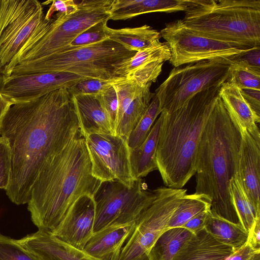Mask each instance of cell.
I'll return each mask as SVG.
<instances>
[{
    "instance_id": "1",
    "label": "cell",
    "mask_w": 260,
    "mask_h": 260,
    "mask_svg": "<svg viewBox=\"0 0 260 260\" xmlns=\"http://www.w3.org/2000/svg\"><path fill=\"white\" fill-rule=\"evenodd\" d=\"M79 131L73 96L67 88L11 106L0 136L11 150L10 181L5 191L12 202L27 204L42 170Z\"/></svg>"
},
{
    "instance_id": "2",
    "label": "cell",
    "mask_w": 260,
    "mask_h": 260,
    "mask_svg": "<svg viewBox=\"0 0 260 260\" xmlns=\"http://www.w3.org/2000/svg\"><path fill=\"white\" fill-rule=\"evenodd\" d=\"M102 181L94 177L80 131L43 168L31 190L27 209L38 230L52 232L82 196H94Z\"/></svg>"
},
{
    "instance_id": "3",
    "label": "cell",
    "mask_w": 260,
    "mask_h": 260,
    "mask_svg": "<svg viewBox=\"0 0 260 260\" xmlns=\"http://www.w3.org/2000/svg\"><path fill=\"white\" fill-rule=\"evenodd\" d=\"M241 140L239 127L230 118L219 95L198 147L194 193L207 197L211 213L241 225L229 184L238 174Z\"/></svg>"
},
{
    "instance_id": "4",
    "label": "cell",
    "mask_w": 260,
    "mask_h": 260,
    "mask_svg": "<svg viewBox=\"0 0 260 260\" xmlns=\"http://www.w3.org/2000/svg\"><path fill=\"white\" fill-rule=\"evenodd\" d=\"M220 86L197 93L181 107L161 111L156 163L165 186L182 188L195 175L198 147Z\"/></svg>"
},
{
    "instance_id": "5",
    "label": "cell",
    "mask_w": 260,
    "mask_h": 260,
    "mask_svg": "<svg viewBox=\"0 0 260 260\" xmlns=\"http://www.w3.org/2000/svg\"><path fill=\"white\" fill-rule=\"evenodd\" d=\"M182 20L202 35L242 47H260V0H193Z\"/></svg>"
},
{
    "instance_id": "6",
    "label": "cell",
    "mask_w": 260,
    "mask_h": 260,
    "mask_svg": "<svg viewBox=\"0 0 260 260\" xmlns=\"http://www.w3.org/2000/svg\"><path fill=\"white\" fill-rule=\"evenodd\" d=\"M136 51L106 39L99 43L16 64L6 74L64 72L87 78L117 81L126 79Z\"/></svg>"
},
{
    "instance_id": "7",
    "label": "cell",
    "mask_w": 260,
    "mask_h": 260,
    "mask_svg": "<svg viewBox=\"0 0 260 260\" xmlns=\"http://www.w3.org/2000/svg\"><path fill=\"white\" fill-rule=\"evenodd\" d=\"M113 0L75 1L78 6L74 13L56 14L50 20L44 18L36 27L7 67L4 75L16 64L60 53L79 35L90 26L110 20Z\"/></svg>"
},
{
    "instance_id": "8",
    "label": "cell",
    "mask_w": 260,
    "mask_h": 260,
    "mask_svg": "<svg viewBox=\"0 0 260 260\" xmlns=\"http://www.w3.org/2000/svg\"><path fill=\"white\" fill-rule=\"evenodd\" d=\"M230 66L211 60L173 68L154 92L158 99L161 112H172L197 93L221 86L228 80Z\"/></svg>"
},
{
    "instance_id": "9",
    "label": "cell",
    "mask_w": 260,
    "mask_h": 260,
    "mask_svg": "<svg viewBox=\"0 0 260 260\" xmlns=\"http://www.w3.org/2000/svg\"><path fill=\"white\" fill-rule=\"evenodd\" d=\"M168 45L175 68L203 61H218L230 64L251 48L240 47L200 34L186 26L182 19L167 23L160 31Z\"/></svg>"
},
{
    "instance_id": "10",
    "label": "cell",
    "mask_w": 260,
    "mask_h": 260,
    "mask_svg": "<svg viewBox=\"0 0 260 260\" xmlns=\"http://www.w3.org/2000/svg\"><path fill=\"white\" fill-rule=\"evenodd\" d=\"M156 197L142 178L132 187L116 181L102 182L93 196L95 215L93 233L112 224L136 222Z\"/></svg>"
},
{
    "instance_id": "11",
    "label": "cell",
    "mask_w": 260,
    "mask_h": 260,
    "mask_svg": "<svg viewBox=\"0 0 260 260\" xmlns=\"http://www.w3.org/2000/svg\"><path fill=\"white\" fill-rule=\"evenodd\" d=\"M154 190V200L137 221L118 260H149L151 248L167 229L171 217L187 191L185 189L166 186Z\"/></svg>"
},
{
    "instance_id": "12",
    "label": "cell",
    "mask_w": 260,
    "mask_h": 260,
    "mask_svg": "<svg viewBox=\"0 0 260 260\" xmlns=\"http://www.w3.org/2000/svg\"><path fill=\"white\" fill-rule=\"evenodd\" d=\"M45 17L37 0H1L0 74L5 70Z\"/></svg>"
},
{
    "instance_id": "13",
    "label": "cell",
    "mask_w": 260,
    "mask_h": 260,
    "mask_svg": "<svg viewBox=\"0 0 260 260\" xmlns=\"http://www.w3.org/2000/svg\"><path fill=\"white\" fill-rule=\"evenodd\" d=\"M84 138L92 175L102 182L116 180L132 187L137 179L132 172L127 139L105 134H90Z\"/></svg>"
},
{
    "instance_id": "14",
    "label": "cell",
    "mask_w": 260,
    "mask_h": 260,
    "mask_svg": "<svg viewBox=\"0 0 260 260\" xmlns=\"http://www.w3.org/2000/svg\"><path fill=\"white\" fill-rule=\"evenodd\" d=\"M86 77L64 72L30 74H0V92L13 104L28 102L49 92L69 88Z\"/></svg>"
},
{
    "instance_id": "15",
    "label": "cell",
    "mask_w": 260,
    "mask_h": 260,
    "mask_svg": "<svg viewBox=\"0 0 260 260\" xmlns=\"http://www.w3.org/2000/svg\"><path fill=\"white\" fill-rule=\"evenodd\" d=\"M95 215L93 196L83 195L72 206L60 223L50 232L60 240L83 250L93 234Z\"/></svg>"
},
{
    "instance_id": "16",
    "label": "cell",
    "mask_w": 260,
    "mask_h": 260,
    "mask_svg": "<svg viewBox=\"0 0 260 260\" xmlns=\"http://www.w3.org/2000/svg\"><path fill=\"white\" fill-rule=\"evenodd\" d=\"M239 129L242 140L238 175L256 218L260 217V144L245 128Z\"/></svg>"
},
{
    "instance_id": "17",
    "label": "cell",
    "mask_w": 260,
    "mask_h": 260,
    "mask_svg": "<svg viewBox=\"0 0 260 260\" xmlns=\"http://www.w3.org/2000/svg\"><path fill=\"white\" fill-rule=\"evenodd\" d=\"M17 241L37 260H99L60 240L49 231L38 230Z\"/></svg>"
},
{
    "instance_id": "18",
    "label": "cell",
    "mask_w": 260,
    "mask_h": 260,
    "mask_svg": "<svg viewBox=\"0 0 260 260\" xmlns=\"http://www.w3.org/2000/svg\"><path fill=\"white\" fill-rule=\"evenodd\" d=\"M171 57L170 48L159 40L152 46L136 52L126 68V79L140 87L155 82L163 63Z\"/></svg>"
},
{
    "instance_id": "19",
    "label": "cell",
    "mask_w": 260,
    "mask_h": 260,
    "mask_svg": "<svg viewBox=\"0 0 260 260\" xmlns=\"http://www.w3.org/2000/svg\"><path fill=\"white\" fill-rule=\"evenodd\" d=\"M136 223L112 224L94 232L83 251L99 260H118Z\"/></svg>"
},
{
    "instance_id": "20",
    "label": "cell",
    "mask_w": 260,
    "mask_h": 260,
    "mask_svg": "<svg viewBox=\"0 0 260 260\" xmlns=\"http://www.w3.org/2000/svg\"><path fill=\"white\" fill-rule=\"evenodd\" d=\"M193 3V0H113L110 19L125 20L152 12H185Z\"/></svg>"
},
{
    "instance_id": "21",
    "label": "cell",
    "mask_w": 260,
    "mask_h": 260,
    "mask_svg": "<svg viewBox=\"0 0 260 260\" xmlns=\"http://www.w3.org/2000/svg\"><path fill=\"white\" fill-rule=\"evenodd\" d=\"M219 95L231 120L239 127L245 128L260 144V133L257 125L260 118L247 103L240 89L226 81L220 86Z\"/></svg>"
},
{
    "instance_id": "22",
    "label": "cell",
    "mask_w": 260,
    "mask_h": 260,
    "mask_svg": "<svg viewBox=\"0 0 260 260\" xmlns=\"http://www.w3.org/2000/svg\"><path fill=\"white\" fill-rule=\"evenodd\" d=\"M72 96L80 131L84 137L94 134L116 135L110 120L96 95Z\"/></svg>"
},
{
    "instance_id": "23",
    "label": "cell",
    "mask_w": 260,
    "mask_h": 260,
    "mask_svg": "<svg viewBox=\"0 0 260 260\" xmlns=\"http://www.w3.org/2000/svg\"><path fill=\"white\" fill-rule=\"evenodd\" d=\"M234 251L204 228L184 243L173 260H226Z\"/></svg>"
},
{
    "instance_id": "24",
    "label": "cell",
    "mask_w": 260,
    "mask_h": 260,
    "mask_svg": "<svg viewBox=\"0 0 260 260\" xmlns=\"http://www.w3.org/2000/svg\"><path fill=\"white\" fill-rule=\"evenodd\" d=\"M161 124V117L159 114L145 140L137 147L129 148L130 165L136 179L157 170L156 156Z\"/></svg>"
},
{
    "instance_id": "25",
    "label": "cell",
    "mask_w": 260,
    "mask_h": 260,
    "mask_svg": "<svg viewBox=\"0 0 260 260\" xmlns=\"http://www.w3.org/2000/svg\"><path fill=\"white\" fill-rule=\"evenodd\" d=\"M108 37L131 51H139L148 48L161 38L160 33L148 25L136 27L114 29L107 27Z\"/></svg>"
},
{
    "instance_id": "26",
    "label": "cell",
    "mask_w": 260,
    "mask_h": 260,
    "mask_svg": "<svg viewBox=\"0 0 260 260\" xmlns=\"http://www.w3.org/2000/svg\"><path fill=\"white\" fill-rule=\"evenodd\" d=\"M204 229L218 241L236 250L247 241L249 233L243 227L211 213L209 211Z\"/></svg>"
},
{
    "instance_id": "27",
    "label": "cell",
    "mask_w": 260,
    "mask_h": 260,
    "mask_svg": "<svg viewBox=\"0 0 260 260\" xmlns=\"http://www.w3.org/2000/svg\"><path fill=\"white\" fill-rule=\"evenodd\" d=\"M193 234L182 227L166 229L151 248L149 260H173L175 254Z\"/></svg>"
},
{
    "instance_id": "28",
    "label": "cell",
    "mask_w": 260,
    "mask_h": 260,
    "mask_svg": "<svg viewBox=\"0 0 260 260\" xmlns=\"http://www.w3.org/2000/svg\"><path fill=\"white\" fill-rule=\"evenodd\" d=\"M151 84L147 85L127 107L117 123L116 135L127 139L154 96V93L150 91Z\"/></svg>"
},
{
    "instance_id": "29",
    "label": "cell",
    "mask_w": 260,
    "mask_h": 260,
    "mask_svg": "<svg viewBox=\"0 0 260 260\" xmlns=\"http://www.w3.org/2000/svg\"><path fill=\"white\" fill-rule=\"evenodd\" d=\"M210 208V201L205 196L186 194L174 211L167 229L181 227L191 218Z\"/></svg>"
},
{
    "instance_id": "30",
    "label": "cell",
    "mask_w": 260,
    "mask_h": 260,
    "mask_svg": "<svg viewBox=\"0 0 260 260\" xmlns=\"http://www.w3.org/2000/svg\"><path fill=\"white\" fill-rule=\"evenodd\" d=\"M230 194L240 223L249 233L256 216L240 181L238 174L233 177L229 184Z\"/></svg>"
},
{
    "instance_id": "31",
    "label": "cell",
    "mask_w": 260,
    "mask_h": 260,
    "mask_svg": "<svg viewBox=\"0 0 260 260\" xmlns=\"http://www.w3.org/2000/svg\"><path fill=\"white\" fill-rule=\"evenodd\" d=\"M160 113L159 102L154 94L140 121L127 139L129 148L137 147L145 140Z\"/></svg>"
},
{
    "instance_id": "32",
    "label": "cell",
    "mask_w": 260,
    "mask_h": 260,
    "mask_svg": "<svg viewBox=\"0 0 260 260\" xmlns=\"http://www.w3.org/2000/svg\"><path fill=\"white\" fill-rule=\"evenodd\" d=\"M239 89L260 90V72L238 63L230 66L228 80Z\"/></svg>"
},
{
    "instance_id": "33",
    "label": "cell",
    "mask_w": 260,
    "mask_h": 260,
    "mask_svg": "<svg viewBox=\"0 0 260 260\" xmlns=\"http://www.w3.org/2000/svg\"><path fill=\"white\" fill-rule=\"evenodd\" d=\"M108 20L101 21L86 29L73 39L61 52L94 44L108 38L107 32Z\"/></svg>"
},
{
    "instance_id": "34",
    "label": "cell",
    "mask_w": 260,
    "mask_h": 260,
    "mask_svg": "<svg viewBox=\"0 0 260 260\" xmlns=\"http://www.w3.org/2000/svg\"><path fill=\"white\" fill-rule=\"evenodd\" d=\"M0 260H37L17 240L0 233Z\"/></svg>"
},
{
    "instance_id": "35",
    "label": "cell",
    "mask_w": 260,
    "mask_h": 260,
    "mask_svg": "<svg viewBox=\"0 0 260 260\" xmlns=\"http://www.w3.org/2000/svg\"><path fill=\"white\" fill-rule=\"evenodd\" d=\"M117 81H104L88 78L79 81L68 88L72 95L78 94L98 95L112 86Z\"/></svg>"
},
{
    "instance_id": "36",
    "label": "cell",
    "mask_w": 260,
    "mask_h": 260,
    "mask_svg": "<svg viewBox=\"0 0 260 260\" xmlns=\"http://www.w3.org/2000/svg\"><path fill=\"white\" fill-rule=\"evenodd\" d=\"M98 99L107 114L115 132L118 114V99L116 90L112 85L96 95Z\"/></svg>"
},
{
    "instance_id": "37",
    "label": "cell",
    "mask_w": 260,
    "mask_h": 260,
    "mask_svg": "<svg viewBox=\"0 0 260 260\" xmlns=\"http://www.w3.org/2000/svg\"><path fill=\"white\" fill-rule=\"evenodd\" d=\"M11 154L9 144L0 136V189L6 190L9 185L11 173Z\"/></svg>"
},
{
    "instance_id": "38",
    "label": "cell",
    "mask_w": 260,
    "mask_h": 260,
    "mask_svg": "<svg viewBox=\"0 0 260 260\" xmlns=\"http://www.w3.org/2000/svg\"><path fill=\"white\" fill-rule=\"evenodd\" d=\"M51 5L44 19L50 20L55 12L56 14L68 15L75 12L78 9V6L74 0H59L51 1Z\"/></svg>"
},
{
    "instance_id": "39",
    "label": "cell",
    "mask_w": 260,
    "mask_h": 260,
    "mask_svg": "<svg viewBox=\"0 0 260 260\" xmlns=\"http://www.w3.org/2000/svg\"><path fill=\"white\" fill-rule=\"evenodd\" d=\"M260 47H254L234 60L238 63L260 72Z\"/></svg>"
},
{
    "instance_id": "40",
    "label": "cell",
    "mask_w": 260,
    "mask_h": 260,
    "mask_svg": "<svg viewBox=\"0 0 260 260\" xmlns=\"http://www.w3.org/2000/svg\"><path fill=\"white\" fill-rule=\"evenodd\" d=\"M240 90L252 111L260 118V90L242 89Z\"/></svg>"
},
{
    "instance_id": "41",
    "label": "cell",
    "mask_w": 260,
    "mask_h": 260,
    "mask_svg": "<svg viewBox=\"0 0 260 260\" xmlns=\"http://www.w3.org/2000/svg\"><path fill=\"white\" fill-rule=\"evenodd\" d=\"M209 211L210 209L199 213L187 221L181 227L187 229L193 234H196L204 228Z\"/></svg>"
},
{
    "instance_id": "42",
    "label": "cell",
    "mask_w": 260,
    "mask_h": 260,
    "mask_svg": "<svg viewBox=\"0 0 260 260\" xmlns=\"http://www.w3.org/2000/svg\"><path fill=\"white\" fill-rule=\"evenodd\" d=\"M260 250L254 249L247 242L240 248L235 250L226 260H251Z\"/></svg>"
},
{
    "instance_id": "43",
    "label": "cell",
    "mask_w": 260,
    "mask_h": 260,
    "mask_svg": "<svg viewBox=\"0 0 260 260\" xmlns=\"http://www.w3.org/2000/svg\"><path fill=\"white\" fill-rule=\"evenodd\" d=\"M247 242L254 249L260 250V217H256L251 226Z\"/></svg>"
},
{
    "instance_id": "44",
    "label": "cell",
    "mask_w": 260,
    "mask_h": 260,
    "mask_svg": "<svg viewBox=\"0 0 260 260\" xmlns=\"http://www.w3.org/2000/svg\"><path fill=\"white\" fill-rule=\"evenodd\" d=\"M12 105V104L6 100L0 92V127L6 113Z\"/></svg>"
},
{
    "instance_id": "45",
    "label": "cell",
    "mask_w": 260,
    "mask_h": 260,
    "mask_svg": "<svg viewBox=\"0 0 260 260\" xmlns=\"http://www.w3.org/2000/svg\"><path fill=\"white\" fill-rule=\"evenodd\" d=\"M251 260H260V252L256 254Z\"/></svg>"
},
{
    "instance_id": "46",
    "label": "cell",
    "mask_w": 260,
    "mask_h": 260,
    "mask_svg": "<svg viewBox=\"0 0 260 260\" xmlns=\"http://www.w3.org/2000/svg\"><path fill=\"white\" fill-rule=\"evenodd\" d=\"M1 0H0V3H1Z\"/></svg>"
}]
</instances>
